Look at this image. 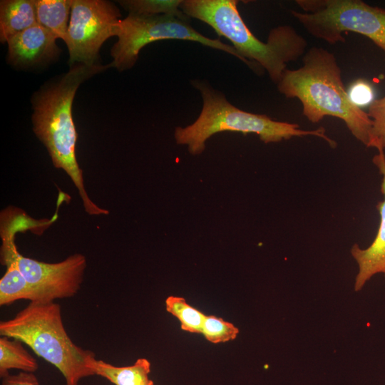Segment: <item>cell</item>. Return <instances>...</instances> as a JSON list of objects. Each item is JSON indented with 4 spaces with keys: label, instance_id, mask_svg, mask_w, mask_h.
Returning a JSON list of instances; mask_svg holds the SVG:
<instances>
[{
    "label": "cell",
    "instance_id": "7a4b0ae2",
    "mask_svg": "<svg viewBox=\"0 0 385 385\" xmlns=\"http://www.w3.org/2000/svg\"><path fill=\"white\" fill-rule=\"evenodd\" d=\"M111 67L109 65L88 66L76 63L59 79L41 88L34 96L33 130L44 144L53 165L63 169L71 178L89 215H108L98 207L85 190L83 171L76 157L77 133L72 116L76 92L89 77Z\"/></svg>",
    "mask_w": 385,
    "mask_h": 385
},
{
    "label": "cell",
    "instance_id": "ac0fdd59",
    "mask_svg": "<svg viewBox=\"0 0 385 385\" xmlns=\"http://www.w3.org/2000/svg\"><path fill=\"white\" fill-rule=\"evenodd\" d=\"M128 14L143 16L170 15L183 17L181 0H124L118 1Z\"/></svg>",
    "mask_w": 385,
    "mask_h": 385
},
{
    "label": "cell",
    "instance_id": "52a82bcc",
    "mask_svg": "<svg viewBox=\"0 0 385 385\" xmlns=\"http://www.w3.org/2000/svg\"><path fill=\"white\" fill-rule=\"evenodd\" d=\"M189 16L170 15L143 16L128 14L120 19L115 28L118 41L111 49V67L122 71L135 63L140 51L145 45L159 40L180 39L198 42L204 46L227 52L243 61L255 72L260 67L244 58L235 48L220 39L209 38L195 29L188 21Z\"/></svg>",
    "mask_w": 385,
    "mask_h": 385
},
{
    "label": "cell",
    "instance_id": "3957f363",
    "mask_svg": "<svg viewBox=\"0 0 385 385\" xmlns=\"http://www.w3.org/2000/svg\"><path fill=\"white\" fill-rule=\"evenodd\" d=\"M236 0H185L180 6L188 16L210 26L224 36L246 60L265 69L277 84L287 64L295 61L305 52L307 43L289 25L272 29L267 41L259 40L248 29L237 9Z\"/></svg>",
    "mask_w": 385,
    "mask_h": 385
},
{
    "label": "cell",
    "instance_id": "5bb4252c",
    "mask_svg": "<svg viewBox=\"0 0 385 385\" xmlns=\"http://www.w3.org/2000/svg\"><path fill=\"white\" fill-rule=\"evenodd\" d=\"M91 369L94 375L102 376L115 385H141L149 379L150 363L145 358H139L130 366H115L96 359Z\"/></svg>",
    "mask_w": 385,
    "mask_h": 385
},
{
    "label": "cell",
    "instance_id": "ba28073f",
    "mask_svg": "<svg viewBox=\"0 0 385 385\" xmlns=\"http://www.w3.org/2000/svg\"><path fill=\"white\" fill-rule=\"evenodd\" d=\"M120 16L118 8L108 1L73 0L64 41L69 63L95 65L102 44L115 36Z\"/></svg>",
    "mask_w": 385,
    "mask_h": 385
},
{
    "label": "cell",
    "instance_id": "2e32d148",
    "mask_svg": "<svg viewBox=\"0 0 385 385\" xmlns=\"http://www.w3.org/2000/svg\"><path fill=\"white\" fill-rule=\"evenodd\" d=\"M38 368L37 361L24 348L22 342L16 339L11 340L7 337L0 338L1 378L8 375L12 369L34 373Z\"/></svg>",
    "mask_w": 385,
    "mask_h": 385
},
{
    "label": "cell",
    "instance_id": "8fae6325",
    "mask_svg": "<svg viewBox=\"0 0 385 385\" xmlns=\"http://www.w3.org/2000/svg\"><path fill=\"white\" fill-rule=\"evenodd\" d=\"M56 39L54 34L36 24L7 41L8 61L22 68L48 63L59 54Z\"/></svg>",
    "mask_w": 385,
    "mask_h": 385
},
{
    "label": "cell",
    "instance_id": "4fadbf2b",
    "mask_svg": "<svg viewBox=\"0 0 385 385\" xmlns=\"http://www.w3.org/2000/svg\"><path fill=\"white\" fill-rule=\"evenodd\" d=\"M37 24L36 0H3L0 3V40L7 41Z\"/></svg>",
    "mask_w": 385,
    "mask_h": 385
},
{
    "label": "cell",
    "instance_id": "9a60e30c",
    "mask_svg": "<svg viewBox=\"0 0 385 385\" xmlns=\"http://www.w3.org/2000/svg\"><path fill=\"white\" fill-rule=\"evenodd\" d=\"M73 0H36L37 24L57 38L66 39Z\"/></svg>",
    "mask_w": 385,
    "mask_h": 385
},
{
    "label": "cell",
    "instance_id": "7c38bea8",
    "mask_svg": "<svg viewBox=\"0 0 385 385\" xmlns=\"http://www.w3.org/2000/svg\"><path fill=\"white\" fill-rule=\"evenodd\" d=\"M17 250L15 242L1 245V264L6 266V271L0 279V305H8L19 299L38 302L35 289L20 271L14 258Z\"/></svg>",
    "mask_w": 385,
    "mask_h": 385
},
{
    "label": "cell",
    "instance_id": "d6986e66",
    "mask_svg": "<svg viewBox=\"0 0 385 385\" xmlns=\"http://www.w3.org/2000/svg\"><path fill=\"white\" fill-rule=\"evenodd\" d=\"M201 334L208 342L219 344L235 339L239 334V329L222 318L206 315Z\"/></svg>",
    "mask_w": 385,
    "mask_h": 385
},
{
    "label": "cell",
    "instance_id": "7402d4cb",
    "mask_svg": "<svg viewBox=\"0 0 385 385\" xmlns=\"http://www.w3.org/2000/svg\"><path fill=\"white\" fill-rule=\"evenodd\" d=\"M1 385H40L34 373L21 371L1 378Z\"/></svg>",
    "mask_w": 385,
    "mask_h": 385
},
{
    "label": "cell",
    "instance_id": "e0dca14e",
    "mask_svg": "<svg viewBox=\"0 0 385 385\" xmlns=\"http://www.w3.org/2000/svg\"><path fill=\"white\" fill-rule=\"evenodd\" d=\"M165 309L168 312L179 320L180 327L183 331L196 334L202 333L206 315L190 305L183 297H168L165 299Z\"/></svg>",
    "mask_w": 385,
    "mask_h": 385
},
{
    "label": "cell",
    "instance_id": "5b68a950",
    "mask_svg": "<svg viewBox=\"0 0 385 385\" xmlns=\"http://www.w3.org/2000/svg\"><path fill=\"white\" fill-rule=\"evenodd\" d=\"M195 87L202 97L201 113L192 124L185 128L178 127L175 130L177 143L187 145L192 155L201 153L205 141L222 131L240 132L245 135L255 133L265 143L313 135L324 140L331 148L337 147V143L326 135L322 127L309 130L300 129L297 123L276 121L265 115L240 110L230 103L222 93L203 83H195Z\"/></svg>",
    "mask_w": 385,
    "mask_h": 385
},
{
    "label": "cell",
    "instance_id": "603a6c76",
    "mask_svg": "<svg viewBox=\"0 0 385 385\" xmlns=\"http://www.w3.org/2000/svg\"><path fill=\"white\" fill-rule=\"evenodd\" d=\"M141 385H154L153 381L151 379H148L143 382Z\"/></svg>",
    "mask_w": 385,
    "mask_h": 385
},
{
    "label": "cell",
    "instance_id": "9c48e42d",
    "mask_svg": "<svg viewBox=\"0 0 385 385\" xmlns=\"http://www.w3.org/2000/svg\"><path fill=\"white\" fill-rule=\"evenodd\" d=\"M18 267L35 289L38 302H54L73 297L81 288L86 267L81 254H74L56 263H46L23 256L16 250Z\"/></svg>",
    "mask_w": 385,
    "mask_h": 385
},
{
    "label": "cell",
    "instance_id": "44dd1931",
    "mask_svg": "<svg viewBox=\"0 0 385 385\" xmlns=\"http://www.w3.org/2000/svg\"><path fill=\"white\" fill-rule=\"evenodd\" d=\"M347 93L351 102L359 108L363 106H370L374 101L373 88L365 81L359 80L354 82Z\"/></svg>",
    "mask_w": 385,
    "mask_h": 385
},
{
    "label": "cell",
    "instance_id": "277c9868",
    "mask_svg": "<svg viewBox=\"0 0 385 385\" xmlns=\"http://www.w3.org/2000/svg\"><path fill=\"white\" fill-rule=\"evenodd\" d=\"M0 335L27 344L38 356L56 367L66 385H78L93 376L94 352L76 345L67 334L61 309L54 302H30L13 318L0 322Z\"/></svg>",
    "mask_w": 385,
    "mask_h": 385
},
{
    "label": "cell",
    "instance_id": "30bf717a",
    "mask_svg": "<svg viewBox=\"0 0 385 385\" xmlns=\"http://www.w3.org/2000/svg\"><path fill=\"white\" fill-rule=\"evenodd\" d=\"M379 153L374 156L373 163L381 175V192L384 199L376 205L380 220L377 233L366 248H361L354 244L350 252L358 265L354 289L359 292L366 283L375 274H383L385 277V155L384 149H378Z\"/></svg>",
    "mask_w": 385,
    "mask_h": 385
},
{
    "label": "cell",
    "instance_id": "ffe728a7",
    "mask_svg": "<svg viewBox=\"0 0 385 385\" xmlns=\"http://www.w3.org/2000/svg\"><path fill=\"white\" fill-rule=\"evenodd\" d=\"M371 120L370 146L378 149L385 148V96L374 100L367 112Z\"/></svg>",
    "mask_w": 385,
    "mask_h": 385
},
{
    "label": "cell",
    "instance_id": "8992f818",
    "mask_svg": "<svg viewBox=\"0 0 385 385\" xmlns=\"http://www.w3.org/2000/svg\"><path fill=\"white\" fill-rule=\"evenodd\" d=\"M304 12L292 15L312 36L330 44L344 42V32L371 39L385 51V9L361 0H297Z\"/></svg>",
    "mask_w": 385,
    "mask_h": 385
},
{
    "label": "cell",
    "instance_id": "6da1fadb",
    "mask_svg": "<svg viewBox=\"0 0 385 385\" xmlns=\"http://www.w3.org/2000/svg\"><path fill=\"white\" fill-rule=\"evenodd\" d=\"M302 62V67L284 71L277 84L278 91L287 98H297L303 115L311 123H317L326 116L338 118L356 139L369 148L371 120L350 100L334 55L314 46L303 56Z\"/></svg>",
    "mask_w": 385,
    "mask_h": 385
}]
</instances>
